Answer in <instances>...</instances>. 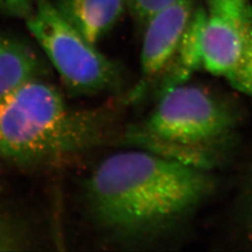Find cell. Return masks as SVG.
<instances>
[{"mask_svg":"<svg viewBox=\"0 0 252 252\" xmlns=\"http://www.w3.org/2000/svg\"><path fill=\"white\" fill-rule=\"evenodd\" d=\"M211 187L205 168L152 151H128L101 162L85 192L91 215L100 227L133 238L167 225Z\"/></svg>","mask_w":252,"mask_h":252,"instance_id":"cell-1","label":"cell"},{"mask_svg":"<svg viewBox=\"0 0 252 252\" xmlns=\"http://www.w3.org/2000/svg\"><path fill=\"white\" fill-rule=\"evenodd\" d=\"M103 112L73 110L54 87L34 79L0 98V154L36 162L95 144L106 129Z\"/></svg>","mask_w":252,"mask_h":252,"instance_id":"cell-2","label":"cell"},{"mask_svg":"<svg viewBox=\"0 0 252 252\" xmlns=\"http://www.w3.org/2000/svg\"><path fill=\"white\" fill-rule=\"evenodd\" d=\"M233 126L230 110L207 91L182 82L162 91L158 105L137 139L149 151L183 162L229 132Z\"/></svg>","mask_w":252,"mask_h":252,"instance_id":"cell-3","label":"cell"},{"mask_svg":"<svg viewBox=\"0 0 252 252\" xmlns=\"http://www.w3.org/2000/svg\"><path fill=\"white\" fill-rule=\"evenodd\" d=\"M27 27L71 92L94 94L117 87V64L98 52L49 0H36Z\"/></svg>","mask_w":252,"mask_h":252,"instance_id":"cell-4","label":"cell"},{"mask_svg":"<svg viewBox=\"0 0 252 252\" xmlns=\"http://www.w3.org/2000/svg\"><path fill=\"white\" fill-rule=\"evenodd\" d=\"M203 68L252 94V3L206 0Z\"/></svg>","mask_w":252,"mask_h":252,"instance_id":"cell-5","label":"cell"},{"mask_svg":"<svg viewBox=\"0 0 252 252\" xmlns=\"http://www.w3.org/2000/svg\"><path fill=\"white\" fill-rule=\"evenodd\" d=\"M197 5L198 0H174L148 20L140 59L144 78L166 70Z\"/></svg>","mask_w":252,"mask_h":252,"instance_id":"cell-6","label":"cell"},{"mask_svg":"<svg viewBox=\"0 0 252 252\" xmlns=\"http://www.w3.org/2000/svg\"><path fill=\"white\" fill-rule=\"evenodd\" d=\"M127 0H55V8L77 31L95 45L116 25Z\"/></svg>","mask_w":252,"mask_h":252,"instance_id":"cell-7","label":"cell"},{"mask_svg":"<svg viewBox=\"0 0 252 252\" xmlns=\"http://www.w3.org/2000/svg\"><path fill=\"white\" fill-rule=\"evenodd\" d=\"M206 9L198 4L189 20L176 54L166 68L162 91L188 81L191 74L203 67V35Z\"/></svg>","mask_w":252,"mask_h":252,"instance_id":"cell-8","label":"cell"},{"mask_svg":"<svg viewBox=\"0 0 252 252\" xmlns=\"http://www.w3.org/2000/svg\"><path fill=\"white\" fill-rule=\"evenodd\" d=\"M40 70V62L29 46L0 36V98L27 81L37 79Z\"/></svg>","mask_w":252,"mask_h":252,"instance_id":"cell-9","label":"cell"},{"mask_svg":"<svg viewBox=\"0 0 252 252\" xmlns=\"http://www.w3.org/2000/svg\"><path fill=\"white\" fill-rule=\"evenodd\" d=\"M174 0H127V4L135 18L147 23L157 11L170 4Z\"/></svg>","mask_w":252,"mask_h":252,"instance_id":"cell-10","label":"cell"},{"mask_svg":"<svg viewBox=\"0 0 252 252\" xmlns=\"http://www.w3.org/2000/svg\"><path fill=\"white\" fill-rule=\"evenodd\" d=\"M0 11L18 18H28L32 12L33 7L31 0H0Z\"/></svg>","mask_w":252,"mask_h":252,"instance_id":"cell-11","label":"cell"}]
</instances>
